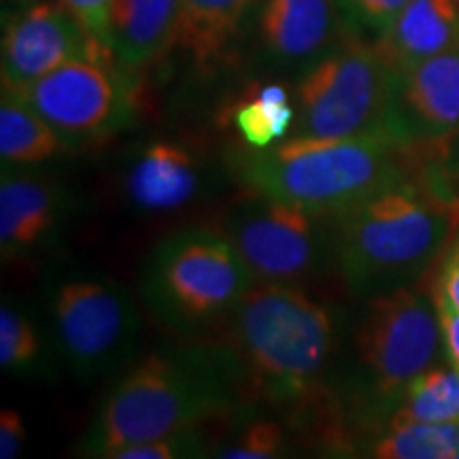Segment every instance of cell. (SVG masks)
<instances>
[{
  "label": "cell",
  "instance_id": "obj_1",
  "mask_svg": "<svg viewBox=\"0 0 459 459\" xmlns=\"http://www.w3.org/2000/svg\"><path fill=\"white\" fill-rule=\"evenodd\" d=\"M240 381L230 347L156 349L111 387L77 449L85 457L115 459L132 445L200 426L230 409Z\"/></svg>",
  "mask_w": 459,
  "mask_h": 459
},
{
  "label": "cell",
  "instance_id": "obj_2",
  "mask_svg": "<svg viewBox=\"0 0 459 459\" xmlns=\"http://www.w3.org/2000/svg\"><path fill=\"white\" fill-rule=\"evenodd\" d=\"M457 228L459 196L404 181L332 217V257L349 290L370 298L421 277Z\"/></svg>",
  "mask_w": 459,
  "mask_h": 459
},
{
  "label": "cell",
  "instance_id": "obj_3",
  "mask_svg": "<svg viewBox=\"0 0 459 459\" xmlns=\"http://www.w3.org/2000/svg\"><path fill=\"white\" fill-rule=\"evenodd\" d=\"M411 158L385 130L353 136L298 134L240 153L237 172L255 194L332 220L372 194L409 181Z\"/></svg>",
  "mask_w": 459,
  "mask_h": 459
},
{
  "label": "cell",
  "instance_id": "obj_4",
  "mask_svg": "<svg viewBox=\"0 0 459 459\" xmlns=\"http://www.w3.org/2000/svg\"><path fill=\"white\" fill-rule=\"evenodd\" d=\"M336 347V315L300 285L255 283L232 311V351L243 381L266 400L315 398Z\"/></svg>",
  "mask_w": 459,
  "mask_h": 459
},
{
  "label": "cell",
  "instance_id": "obj_5",
  "mask_svg": "<svg viewBox=\"0 0 459 459\" xmlns=\"http://www.w3.org/2000/svg\"><path fill=\"white\" fill-rule=\"evenodd\" d=\"M257 279L223 232L187 228L153 247L141 274L143 300L169 328L192 332L232 315Z\"/></svg>",
  "mask_w": 459,
  "mask_h": 459
},
{
  "label": "cell",
  "instance_id": "obj_6",
  "mask_svg": "<svg viewBox=\"0 0 459 459\" xmlns=\"http://www.w3.org/2000/svg\"><path fill=\"white\" fill-rule=\"evenodd\" d=\"M394 71L377 45L344 30L307 66L296 88V130L307 136H353L383 130Z\"/></svg>",
  "mask_w": 459,
  "mask_h": 459
},
{
  "label": "cell",
  "instance_id": "obj_7",
  "mask_svg": "<svg viewBox=\"0 0 459 459\" xmlns=\"http://www.w3.org/2000/svg\"><path fill=\"white\" fill-rule=\"evenodd\" d=\"M443 347L434 296L400 285L366 298L353 353L366 392L378 402L402 400L415 378L432 370Z\"/></svg>",
  "mask_w": 459,
  "mask_h": 459
},
{
  "label": "cell",
  "instance_id": "obj_8",
  "mask_svg": "<svg viewBox=\"0 0 459 459\" xmlns=\"http://www.w3.org/2000/svg\"><path fill=\"white\" fill-rule=\"evenodd\" d=\"M57 353L79 378H100L130 364L141 317L130 291L111 277H73L49 300Z\"/></svg>",
  "mask_w": 459,
  "mask_h": 459
},
{
  "label": "cell",
  "instance_id": "obj_9",
  "mask_svg": "<svg viewBox=\"0 0 459 459\" xmlns=\"http://www.w3.org/2000/svg\"><path fill=\"white\" fill-rule=\"evenodd\" d=\"M117 60H74L11 91L65 139L68 147L94 145L128 128L136 94Z\"/></svg>",
  "mask_w": 459,
  "mask_h": 459
},
{
  "label": "cell",
  "instance_id": "obj_10",
  "mask_svg": "<svg viewBox=\"0 0 459 459\" xmlns=\"http://www.w3.org/2000/svg\"><path fill=\"white\" fill-rule=\"evenodd\" d=\"M237 206L223 234L232 240L257 283L300 285L332 255L328 217L268 196Z\"/></svg>",
  "mask_w": 459,
  "mask_h": 459
},
{
  "label": "cell",
  "instance_id": "obj_11",
  "mask_svg": "<svg viewBox=\"0 0 459 459\" xmlns=\"http://www.w3.org/2000/svg\"><path fill=\"white\" fill-rule=\"evenodd\" d=\"M383 130L411 153L434 156L459 130V43L406 71H394Z\"/></svg>",
  "mask_w": 459,
  "mask_h": 459
},
{
  "label": "cell",
  "instance_id": "obj_12",
  "mask_svg": "<svg viewBox=\"0 0 459 459\" xmlns=\"http://www.w3.org/2000/svg\"><path fill=\"white\" fill-rule=\"evenodd\" d=\"M74 60H115L62 3L15 13L3 37V90H22Z\"/></svg>",
  "mask_w": 459,
  "mask_h": 459
},
{
  "label": "cell",
  "instance_id": "obj_13",
  "mask_svg": "<svg viewBox=\"0 0 459 459\" xmlns=\"http://www.w3.org/2000/svg\"><path fill=\"white\" fill-rule=\"evenodd\" d=\"M68 217V194L57 183L3 170L0 183V251L3 260L39 254L54 243Z\"/></svg>",
  "mask_w": 459,
  "mask_h": 459
},
{
  "label": "cell",
  "instance_id": "obj_14",
  "mask_svg": "<svg viewBox=\"0 0 459 459\" xmlns=\"http://www.w3.org/2000/svg\"><path fill=\"white\" fill-rule=\"evenodd\" d=\"M341 26L336 0H264L257 20L264 56L302 71L334 48Z\"/></svg>",
  "mask_w": 459,
  "mask_h": 459
},
{
  "label": "cell",
  "instance_id": "obj_15",
  "mask_svg": "<svg viewBox=\"0 0 459 459\" xmlns=\"http://www.w3.org/2000/svg\"><path fill=\"white\" fill-rule=\"evenodd\" d=\"M200 170L194 153L170 141H153L126 172V196L147 213H169L196 198Z\"/></svg>",
  "mask_w": 459,
  "mask_h": 459
},
{
  "label": "cell",
  "instance_id": "obj_16",
  "mask_svg": "<svg viewBox=\"0 0 459 459\" xmlns=\"http://www.w3.org/2000/svg\"><path fill=\"white\" fill-rule=\"evenodd\" d=\"M459 43V0H411L377 39L383 60L395 73L443 54Z\"/></svg>",
  "mask_w": 459,
  "mask_h": 459
},
{
  "label": "cell",
  "instance_id": "obj_17",
  "mask_svg": "<svg viewBox=\"0 0 459 459\" xmlns=\"http://www.w3.org/2000/svg\"><path fill=\"white\" fill-rule=\"evenodd\" d=\"M179 0H113L108 41L117 65L139 71L177 43Z\"/></svg>",
  "mask_w": 459,
  "mask_h": 459
},
{
  "label": "cell",
  "instance_id": "obj_18",
  "mask_svg": "<svg viewBox=\"0 0 459 459\" xmlns=\"http://www.w3.org/2000/svg\"><path fill=\"white\" fill-rule=\"evenodd\" d=\"M257 0H179L177 48L203 74L226 65Z\"/></svg>",
  "mask_w": 459,
  "mask_h": 459
},
{
  "label": "cell",
  "instance_id": "obj_19",
  "mask_svg": "<svg viewBox=\"0 0 459 459\" xmlns=\"http://www.w3.org/2000/svg\"><path fill=\"white\" fill-rule=\"evenodd\" d=\"M68 149L45 119L11 91L0 105V162L3 170L32 169L62 156Z\"/></svg>",
  "mask_w": 459,
  "mask_h": 459
},
{
  "label": "cell",
  "instance_id": "obj_20",
  "mask_svg": "<svg viewBox=\"0 0 459 459\" xmlns=\"http://www.w3.org/2000/svg\"><path fill=\"white\" fill-rule=\"evenodd\" d=\"M459 451V419L455 421L394 423L372 446L378 459H451Z\"/></svg>",
  "mask_w": 459,
  "mask_h": 459
},
{
  "label": "cell",
  "instance_id": "obj_21",
  "mask_svg": "<svg viewBox=\"0 0 459 459\" xmlns=\"http://www.w3.org/2000/svg\"><path fill=\"white\" fill-rule=\"evenodd\" d=\"M459 419V370L432 368L411 383L392 423L455 421Z\"/></svg>",
  "mask_w": 459,
  "mask_h": 459
},
{
  "label": "cell",
  "instance_id": "obj_22",
  "mask_svg": "<svg viewBox=\"0 0 459 459\" xmlns=\"http://www.w3.org/2000/svg\"><path fill=\"white\" fill-rule=\"evenodd\" d=\"M0 366L15 377H41L49 366L41 332L9 302L0 307Z\"/></svg>",
  "mask_w": 459,
  "mask_h": 459
},
{
  "label": "cell",
  "instance_id": "obj_23",
  "mask_svg": "<svg viewBox=\"0 0 459 459\" xmlns=\"http://www.w3.org/2000/svg\"><path fill=\"white\" fill-rule=\"evenodd\" d=\"M296 122V107L291 102H273L257 91L237 102L232 108V124L245 145L251 149L271 147L290 132Z\"/></svg>",
  "mask_w": 459,
  "mask_h": 459
},
{
  "label": "cell",
  "instance_id": "obj_24",
  "mask_svg": "<svg viewBox=\"0 0 459 459\" xmlns=\"http://www.w3.org/2000/svg\"><path fill=\"white\" fill-rule=\"evenodd\" d=\"M221 459H274L287 455L283 428L273 419H254L213 453Z\"/></svg>",
  "mask_w": 459,
  "mask_h": 459
},
{
  "label": "cell",
  "instance_id": "obj_25",
  "mask_svg": "<svg viewBox=\"0 0 459 459\" xmlns=\"http://www.w3.org/2000/svg\"><path fill=\"white\" fill-rule=\"evenodd\" d=\"M409 3L411 0H336L349 32L358 37L375 34L377 39L387 32V28Z\"/></svg>",
  "mask_w": 459,
  "mask_h": 459
},
{
  "label": "cell",
  "instance_id": "obj_26",
  "mask_svg": "<svg viewBox=\"0 0 459 459\" xmlns=\"http://www.w3.org/2000/svg\"><path fill=\"white\" fill-rule=\"evenodd\" d=\"M206 438L203 428L194 426L181 432L160 436V438L147 440V443L132 445L128 449L119 451L115 459H186V457H204Z\"/></svg>",
  "mask_w": 459,
  "mask_h": 459
},
{
  "label": "cell",
  "instance_id": "obj_27",
  "mask_svg": "<svg viewBox=\"0 0 459 459\" xmlns=\"http://www.w3.org/2000/svg\"><path fill=\"white\" fill-rule=\"evenodd\" d=\"M71 13L85 26L91 37L102 48L111 51L108 41V26H111V3L113 0H60ZM113 54V51H111Z\"/></svg>",
  "mask_w": 459,
  "mask_h": 459
},
{
  "label": "cell",
  "instance_id": "obj_28",
  "mask_svg": "<svg viewBox=\"0 0 459 459\" xmlns=\"http://www.w3.org/2000/svg\"><path fill=\"white\" fill-rule=\"evenodd\" d=\"M436 311H438L440 328H443V342L449 355L453 368L459 370V308L446 298L438 287L432 291Z\"/></svg>",
  "mask_w": 459,
  "mask_h": 459
},
{
  "label": "cell",
  "instance_id": "obj_29",
  "mask_svg": "<svg viewBox=\"0 0 459 459\" xmlns=\"http://www.w3.org/2000/svg\"><path fill=\"white\" fill-rule=\"evenodd\" d=\"M26 445V426L22 415L13 409H3L0 412V457L13 459Z\"/></svg>",
  "mask_w": 459,
  "mask_h": 459
},
{
  "label": "cell",
  "instance_id": "obj_30",
  "mask_svg": "<svg viewBox=\"0 0 459 459\" xmlns=\"http://www.w3.org/2000/svg\"><path fill=\"white\" fill-rule=\"evenodd\" d=\"M436 287L459 308V238L446 251L443 271H440V279Z\"/></svg>",
  "mask_w": 459,
  "mask_h": 459
},
{
  "label": "cell",
  "instance_id": "obj_31",
  "mask_svg": "<svg viewBox=\"0 0 459 459\" xmlns=\"http://www.w3.org/2000/svg\"><path fill=\"white\" fill-rule=\"evenodd\" d=\"M434 156L438 158L440 164H443L445 175L459 177V130L434 153Z\"/></svg>",
  "mask_w": 459,
  "mask_h": 459
}]
</instances>
